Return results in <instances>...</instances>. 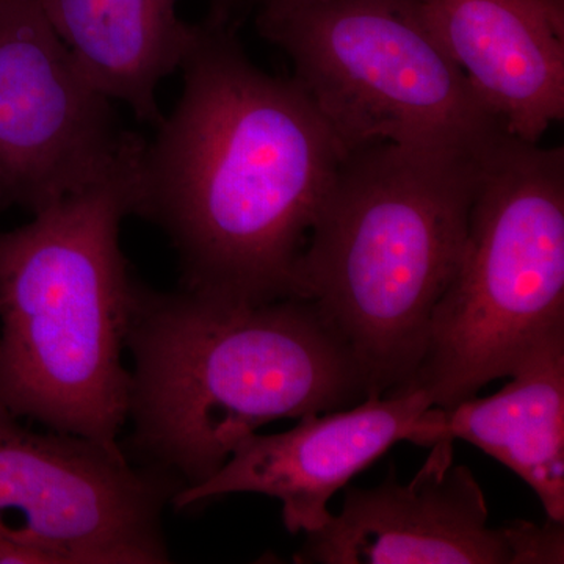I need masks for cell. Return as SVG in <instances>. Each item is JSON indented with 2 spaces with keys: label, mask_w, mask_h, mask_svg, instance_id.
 I'll return each instance as SVG.
<instances>
[{
  "label": "cell",
  "mask_w": 564,
  "mask_h": 564,
  "mask_svg": "<svg viewBox=\"0 0 564 564\" xmlns=\"http://www.w3.org/2000/svg\"><path fill=\"white\" fill-rule=\"evenodd\" d=\"M176 106L143 143L132 215L172 243L182 291L272 302L296 296V263L344 152L292 79L245 54L210 17L181 66Z\"/></svg>",
  "instance_id": "cell-1"
},
{
  "label": "cell",
  "mask_w": 564,
  "mask_h": 564,
  "mask_svg": "<svg viewBox=\"0 0 564 564\" xmlns=\"http://www.w3.org/2000/svg\"><path fill=\"white\" fill-rule=\"evenodd\" d=\"M126 350L132 432L122 451L182 489L210 478L263 425L367 397L348 345L300 296L234 302L133 281Z\"/></svg>",
  "instance_id": "cell-2"
},
{
  "label": "cell",
  "mask_w": 564,
  "mask_h": 564,
  "mask_svg": "<svg viewBox=\"0 0 564 564\" xmlns=\"http://www.w3.org/2000/svg\"><path fill=\"white\" fill-rule=\"evenodd\" d=\"M489 152L375 143L339 162L296 263L295 292L348 345L367 397L413 384Z\"/></svg>",
  "instance_id": "cell-3"
},
{
  "label": "cell",
  "mask_w": 564,
  "mask_h": 564,
  "mask_svg": "<svg viewBox=\"0 0 564 564\" xmlns=\"http://www.w3.org/2000/svg\"><path fill=\"white\" fill-rule=\"evenodd\" d=\"M141 144L101 181L0 231V413L115 452H124L131 381L133 280L120 234Z\"/></svg>",
  "instance_id": "cell-4"
},
{
  "label": "cell",
  "mask_w": 564,
  "mask_h": 564,
  "mask_svg": "<svg viewBox=\"0 0 564 564\" xmlns=\"http://www.w3.org/2000/svg\"><path fill=\"white\" fill-rule=\"evenodd\" d=\"M564 325V150L508 137L486 158L462 259L413 384L452 408Z\"/></svg>",
  "instance_id": "cell-5"
},
{
  "label": "cell",
  "mask_w": 564,
  "mask_h": 564,
  "mask_svg": "<svg viewBox=\"0 0 564 564\" xmlns=\"http://www.w3.org/2000/svg\"><path fill=\"white\" fill-rule=\"evenodd\" d=\"M256 28L344 155L375 143L485 154L511 137L413 0H280L259 7Z\"/></svg>",
  "instance_id": "cell-6"
},
{
  "label": "cell",
  "mask_w": 564,
  "mask_h": 564,
  "mask_svg": "<svg viewBox=\"0 0 564 564\" xmlns=\"http://www.w3.org/2000/svg\"><path fill=\"white\" fill-rule=\"evenodd\" d=\"M182 488L124 452L0 413V533L51 564L172 562L163 514Z\"/></svg>",
  "instance_id": "cell-7"
},
{
  "label": "cell",
  "mask_w": 564,
  "mask_h": 564,
  "mask_svg": "<svg viewBox=\"0 0 564 564\" xmlns=\"http://www.w3.org/2000/svg\"><path fill=\"white\" fill-rule=\"evenodd\" d=\"M139 140L85 79L41 0H0V173L33 212L90 187Z\"/></svg>",
  "instance_id": "cell-8"
},
{
  "label": "cell",
  "mask_w": 564,
  "mask_h": 564,
  "mask_svg": "<svg viewBox=\"0 0 564 564\" xmlns=\"http://www.w3.org/2000/svg\"><path fill=\"white\" fill-rule=\"evenodd\" d=\"M410 484L345 486L343 510L293 555L300 564H518L516 521L489 527L484 489L441 440Z\"/></svg>",
  "instance_id": "cell-9"
},
{
  "label": "cell",
  "mask_w": 564,
  "mask_h": 564,
  "mask_svg": "<svg viewBox=\"0 0 564 564\" xmlns=\"http://www.w3.org/2000/svg\"><path fill=\"white\" fill-rule=\"evenodd\" d=\"M433 406L421 388L370 395L351 410L313 413L284 433L245 437L202 485L182 489L173 508L232 496L261 494L280 500L289 533H313L328 522V502L397 443L408 441Z\"/></svg>",
  "instance_id": "cell-10"
},
{
  "label": "cell",
  "mask_w": 564,
  "mask_h": 564,
  "mask_svg": "<svg viewBox=\"0 0 564 564\" xmlns=\"http://www.w3.org/2000/svg\"><path fill=\"white\" fill-rule=\"evenodd\" d=\"M423 24L508 133L540 143L564 118V7L554 0H413Z\"/></svg>",
  "instance_id": "cell-11"
},
{
  "label": "cell",
  "mask_w": 564,
  "mask_h": 564,
  "mask_svg": "<svg viewBox=\"0 0 564 564\" xmlns=\"http://www.w3.org/2000/svg\"><path fill=\"white\" fill-rule=\"evenodd\" d=\"M510 378L511 383L486 399L430 406L410 443L475 445L521 477L547 518L564 522V325L533 345Z\"/></svg>",
  "instance_id": "cell-12"
},
{
  "label": "cell",
  "mask_w": 564,
  "mask_h": 564,
  "mask_svg": "<svg viewBox=\"0 0 564 564\" xmlns=\"http://www.w3.org/2000/svg\"><path fill=\"white\" fill-rule=\"evenodd\" d=\"M77 68L137 120H163L158 88L181 69L198 24L177 14L180 0H41Z\"/></svg>",
  "instance_id": "cell-13"
},
{
  "label": "cell",
  "mask_w": 564,
  "mask_h": 564,
  "mask_svg": "<svg viewBox=\"0 0 564 564\" xmlns=\"http://www.w3.org/2000/svg\"><path fill=\"white\" fill-rule=\"evenodd\" d=\"M0 564H51V562L39 549L0 533Z\"/></svg>",
  "instance_id": "cell-14"
},
{
  "label": "cell",
  "mask_w": 564,
  "mask_h": 564,
  "mask_svg": "<svg viewBox=\"0 0 564 564\" xmlns=\"http://www.w3.org/2000/svg\"><path fill=\"white\" fill-rule=\"evenodd\" d=\"M210 14L229 20L231 11L236 9V7L242 6V3H256V6L262 7L267 6V3L280 2V0H210Z\"/></svg>",
  "instance_id": "cell-15"
},
{
  "label": "cell",
  "mask_w": 564,
  "mask_h": 564,
  "mask_svg": "<svg viewBox=\"0 0 564 564\" xmlns=\"http://www.w3.org/2000/svg\"><path fill=\"white\" fill-rule=\"evenodd\" d=\"M11 204V196L9 187H7L6 180H3L2 173H0V209Z\"/></svg>",
  "instance_id": "cell-16"
},
{
  "label": "cell",
  "mask_w": 564,
  "mask_h": 564,
  "mask_svg": "<svg viewBox=\"0 0 564 564\" xmlns=\"http://www.w3.org/2000/svg\"><path fill=\"white\" fill-rule=\"evenodd\" d=\"M555 3H558V6H563L564 7V0H554Z\"/></svg>",
  "instance_id": "cell-17"
}]
</instances>
